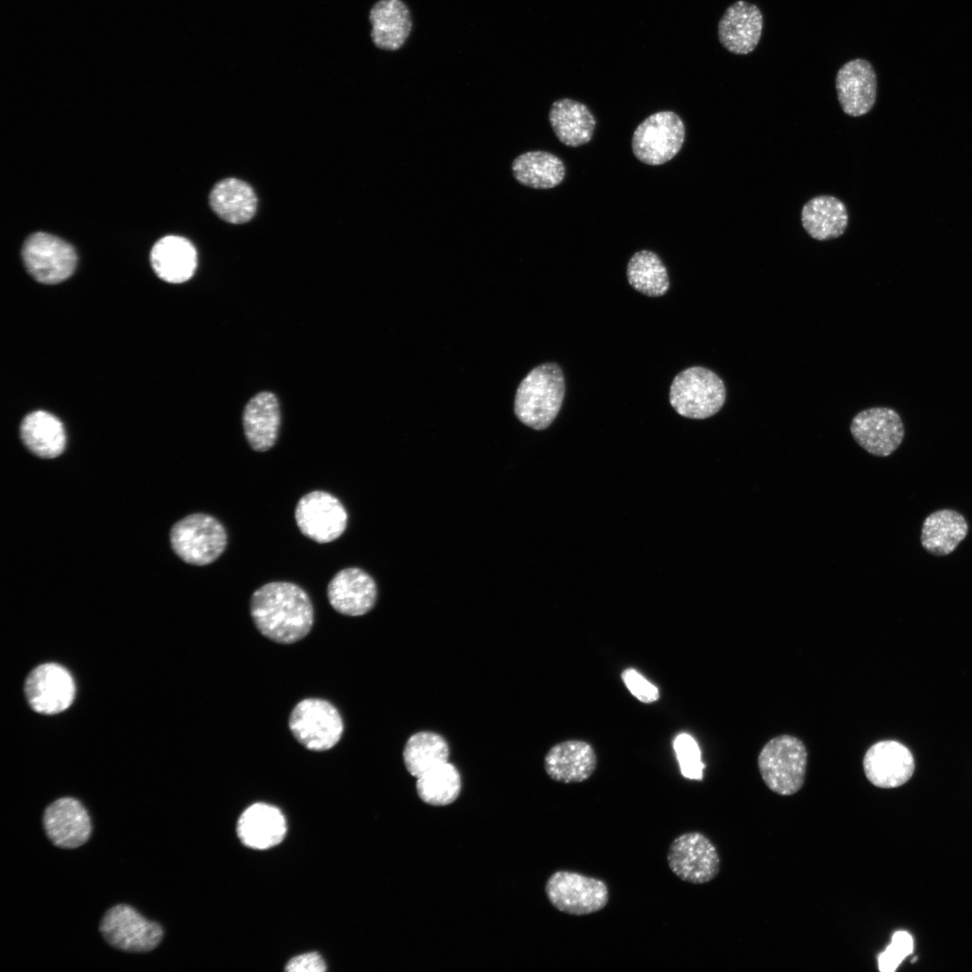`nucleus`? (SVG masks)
Masks as SVG:
<instances>
[{
	"label": "nucleus",
	"mask_w": 972,
	"mask_h": 972,
	"mask_svg": "<svg viewBox=\"0 0 972 972\" xmlns=\"http://www.w3.org/2000/svg\"><path fill=\"white\" fill-rule=\"evenodd\" d=\"M549 121L558 140L569 147L589 142L596 127V120L589 108L569 98L553 103Z\"/></svg>",
	"instance_id": "bb28decb"
},
{
	"label": "nucleus",
	"mask_w": 972,
	"mask_h": 972,
	"mask_svg": "<svg viewBox=\"0 0 972 972\" xmlns=\"http://www.w3.org/2000/svg\"><path fill=\"white\" fill-rule=\"evenodd\" d=\"M242 424L246 439L256 452L272 448L278 437L281 412L276 396L270 392L256 394L247 403Z\"/></svg>",
	"instance_id": "4be33fe9"
},
{
	"label": "nucleus",
	"mask_w": 972,
	"mask_h": 972,
	"mask_svg": "<svg viewBox=\"0 0 972 972\" xmlns=\"http://www.w3.org/2000/svg\"><path fill=\"white\" fill-rule=\"evenodd\" d=\"M43 827L50 841L62 849L78 848L92 834L87 810L73 797H61L47 806L43 813Z\"/></svg>",
	"instance_id": "2eb2a0df"
},
{
	"label": "nucleus",
	"mask_w": 972,
	"mask_h": 972,
	"mask_svg": "<svg viewBox=\"0 0 972 972\" xmlns=\"http://www.w3.org/2000/svg\"><path fill=\"white\" fill-rule=\"evenodd\" d=\"M24 691L34 711L52 715L66 710L72 704L75 684L64 667L57 663H44L30 672Z\"/></svg>",
	"instance_id": "4468645a"
},
{
	"label": "nucleus",
	"mask_w": 972,
	"mask_h": 972,
	"mask_svg": "<svg viewBox=\"0 0 972 972\" xmlns=\"http://www.w3.org/2000/svg\"><path fill=\"white\" fill-rule=\"evenodd\" d=\"M848 220L845 204L832 195L815 196L806 202L801 211L803 228L809 236L821 241L842 236Z\"/></svg>",
	"instance_id": "a878e982"
},
{
	"label": "nucleus",
	"mask_w": 972,
	"mask_h": 972,
	"mask_svg": "<svg viewBox=\"0 0 972 972\" xmlns=\"http://www.w3.org/2000/svg\"><path fill=\"white\" fill-rule=\"evenodd\" d=\"M621 678L629 691L641 702L652 703L659 698L658 688L636 670L626 669Z\"/></svg>",
	"instance_id": "c9c22d12"
},
{
	"label": "nucleus",
	"mask_w": 972,
	"mask_h": 972,
	"mask_svg": "<svg viewBox=\"0 0 972 972\" xmlns=\"http://www.w3.org/2000/svg\"><path fill=\"white\" fill-rule=\"evenodd\" d=\"M240 841L253 849H268L281 842L286 833L285 819L279 809L256 803L247 808L238 822Z\"/></svg>",
	"instance_id": "b1692460"
},
{
	"label": "nucleus",
	"mask_w": 972,
	"mask_h": 972,
	"mask_svg": "<svg viewBox=\"0 0 972 972\" xmlns=\"http://www.w3.org/2000/svg\"><path fill=\"white\" fill-rule=\"evenodd\" d=\"M327 596L337 612L359 616L374 608L377 587L367 572L357 567H350L335 574L328 585Z\"/></svg>",
	"instance_id": "6ab92c4d"
},
{
	"label": "nucleus",
	"mask_w": 972,
	"mask_h": 972,
	"mask_svg": "<svg viewBox=\"0 0 972 972\" xmlns=\"http://www.w3.org/2000/svg\"><path fill=\"white\" fill-rule=\"evenodd\" d=\"M807 752L796 737L782 734L770 740L758 756V768L765 785L779 796L798 792L806 774Z\"/></svg>",
	"instance_id": "7ed1b4c3"
},
{
	"label": "nucleus",
	"mask_w": 972,
	"mask_h": 972,
	"mask_svg": "<svg viewBox=\"0 0 972 972\" xmlns=\"http://www.w3.org/2000/svg\"><path fill=\"white\" fill-rule=\"evenodd\" d=\"M20 432L24 446L39 457L55 458L65 449L64 427L49 412L38 410L28 414L22 421Z\"/></svg>",
	"instance_id": "c85d7f7f"
},
{
	"label": "nucleus",
	"mask_w": 972,
	"mask_h": 972,
	"mask_svg": "<svg viewBox=\"0 0 972 972\" xmlns=\"http://www.w3.org/2000/svg\"><path fill=\"white\" fill-rule=\"evenodd\" d=\"M667 862L678 878L693 885L712 881L721 868L716 845L706 835L697 831L681 833L673 839L668 849Z\"/></svg>",
	"instance_id": "1a4fd4ad"
},
{
	"label": "nucleus",
	"mask_w": 972,
	"mask_h": 972,
	"mask_svg": "<svg viewBox=\"0 0 972 972\" xmlns=\"http://www.w3.org/2000/svg\"><path fill=\"white\" fill-rule=\"evenodd\" d=\"M150 262L160 279L180 284L193 276L197 266V253L188 239L171 235L160 238L153 246Z\"/></svg>",
	"instance_id": "5701e85b"
},
{
	"label": "nucleus",
	"mask_w": 972,
	"mask_h": 972,
	"mask_svg": "<svg viewBox=\"0 0 972 972\" xmlns=\"http://www.w3.org/2000/svg\"><path fill=\"white\" fill-rule=\"evenodd\" d=\"M293 737L306 749L328 751L341 739L343 719L330 702L321 698H305L295 705L288 721Z\"/></svg>",
	"instance_id": "0eeeda50"
},
{
	"label": "nucleus",
	"mask_w": 972,
	"mask_h": 972,
	"mask_svg": "<svg viewBox=\"0 0 972 972\" xmlns=\"http://www.w3.org/2000/svg\"><path fill=\"white\" fill-rule=\"evenodd\" d=\"M598 758L589 742L567 740L554 745L545 754L544 767L549 778L562 784L580 783L595 772Z\"/></svg>",
	"instance_id": "aec40b11"
},
{
	"label": "nucleus",
	"mask_w": 972,
	"mask_h": 972,
	"mask_svg": "<svg viewBox=\"0 0 972 972\" xmlns=\"http://www.w3.org/2000/svg\"><path fill=\"white\" fill-rule=\"evenodd\" d=\"M673 746L682 776L688 779L702 780L705 765L696 740L682 733L676 736Z\"/></svg>",
	"instance_id": "72a5a7b5"
},
{
	"label": "nucleus",
	"mask_w": 972,
	"mask_h": 972,
	"mask_svg": "<svg viewBox=\"0 0 972 972\" xmlns=\"http://www.w3.org/2000/svg\"><path fill=\"white\" fill-rule=\"evenodd\" d=\"M22 256L28 273L38 282L55 284L68 279L76 266V254L67 241L37 232L23 243Z\"/></svg>",
	"instance_id": "9d476101"
},
{
	"label": "nucleus",
	"mask_w": 972,
	"mask_h": 972,
	"mask_svg": "<svg viewBox=\"0 0 972 972\" xmlns=\"http://www.w3.org/2000/svg\"><path fill=\"white\" fill-rule=\"evenodd\" d=\"M250 615L257 630L269 640L290 644L304 638L314 621L307 592L289 581H272L254 591Z\"/></svg>",
	"instance_id": "f257e3e1"
},
{
	"label": "nucleus",
	"mask_w": 972,
	"mask_h": 972,
	"mask_svg": "<svg viewBox=\"0 0 972 972\" xmlns=\"http://www.w3.org/2000/svg\"><path fill=\"white\" fill-rule=\"evenodd\" d=\"M763 30L760 8L748 1L730 4L718 22V39L722 46L736 55H747L757 47Z\"/></svg>",
	"instance_id": "a211bd4d"
},
{
	"label": "nucleus",
	"mask_w": 972,
	"mask_h": 972,
	"mask_svg": "<svg viewBox=\"0 0 972 972\" xmlns=\"http://www.w3.org/2000/svg\"><path fill=\"white\" fill-rule=\"evenodd\" d=\"M294 517L302 535L320 544L338 538L346 530L348 518L342 502L324 490L303 495L297 502Z\"/></svg>",
	"instance_id": "f8f14e48"
},
{
	"label": "nucleus",
	"mask_w": 972,
	"mask_h": 972,
	"mask_svg": "<svg viewBox=\"0 0 972 972\" xmlns=\"http://www.w3.org/2000/svg\"><path fill=\"white\" fill-rule=\"evenodd\" d=\"M174 552L189 564L203 566L216 561L225 551L228 535L214 517L203 513L188 515L170 531Z\"/></svg>",
	"instance_id": "39448f33"
},
{
	"label": "nucleus",
	"mask_w": 972,
	"mask_h": 972,
	"mask_svg": "<svg viewBox=\"0 0 972 972\" xmlns=\"http://www.w3.org/2000/svg\"><path fill=\"white\" fill-rule=\"evenodd\" d=\"M446 740L437 733L420 731L410 735L403 749V762L416 778L430 769L448 760Z\"/></svg>",
	"instance_id": "7c9ffc66"
},
{
	"label": "nucleus",
	"mask_w": 972,
	"mask_h": 972,
	"mask_svg": "<svg viewBox=\"0 0 972 972\" xmlns=\"http://www.w3.org/2000/svg\"><path fill=\"white\" fill-rule=\"evenodd\" d=\"M461 789V775L457 768L448 760L417 778L416 790L418 797L432 806H446L454 803Z\"/></svg>",
	"instance_id": "2f4dec72"
},
{
	"label": "nucleus",
	"mask_w": 972,
	"mask_h": 972,
	"mask_svg": "<svg viewBox=\"0 0 972 972\" xmlns=\"http://www.w3.org/2000/svg\"><path fill=\"white\" fill-rule=\"evenodd\" d=\"M544 891L549 903L569 915L592 914L609 902V888L604 880L572 870L562 869L551 874Z\"/></svg>",
	"instance_id": "423d86ee"
},
{
	"label": "nucleus",
	"mask_w": 972,
	"mask_h": 972,
	"mask_svg": "<svg viewBox=\"0 0 972 972\" xmlns=\"http://www.w3.org/2000/svg\"><path fill=\"white\" fill-rule=\"evenodd\" d=\"M565 392L564 377L555 363L531 370L518 387L514 411L525 425L542 430L556 418Z\"/></svg>",
	"instance_id": "f03ea898"
},
{
	"label": "nucleus",
	"mask_w": 972,
	"mask_h": 972,
	"mask_svg": "<svg viewBox=\"0 0 972 972\" xmlns=\"http://www.w3.org/2000/svg\"><path fill=\"white\" fill-rule=\"evenodd\" d=\"M685 140V126L670 111L655 112L644 120L632 138L633 153L641 162L658 166L673 158Z\"/></svg>",
	"instance_id": "6e6552de"
},
{
	"label": "nucleus",
	"mask_w": 972,
	"mask_h": 972,
	"mask_svg": "<svg viewBox=\"0 0 972 972\" xmlns=\"http://www.w3.org/2000/svg\"><path fill=\"white\" fill-rule=\"evenodd\" d=\"M512 173L523 185L535 189H549L562 183L565 166L555 155L546 151H528L512 163Z\"/></svg>",
	"instance_id": "c756f323"
},
{
	"label": "nucleus",
	"mask_w": 972,
	"mask_h": 972,
	"mask_svg": "<svg viewBox=\"0 0 972 972\" xmlns=\"http://www.w3.org/2000/svg\"><path fill=\"white\" fill-rule=\"evenodd\" d=\"M626 275L629 284L647 296H662L670 287L665 266L661 258L650 250H641L631 256Z\"/></svg>",
	"instance_id": "473e14b6"
},
{
	"label": "nucleus",
	"mask_w": 972,
	"mask_h": 972,
	"mask_svg": "<svg viewBox=\"0 0 972 972\" xmlns=\"http://www.w3.org/2000/svg\"><path fill=\"white\" fill-rule=\"evenodd\" d=\"M863 770L875 787L894 788L910 779L914 770V760L904 744L892 740L880 741L866 752Z\"/></svg>",
	"instance_id": "dca6fc26"
},
{
	"label": "nucleus",
	"mask_w": 972,
	"mask_h": 972,
	"mask_svg": "<svg viewBox=\"0 0 972 972\" xmlns=\"http://www.w3.org/2000/svg\"><path fill=\"white\" fill-rule=\"evenodd\" d=\"M100 932L112 947L127 952L150 951L158 946L164 935L158 922L147 920L125 904H117L105 913Z\"/></svg>",
	"instance_id": "9b49d317"
},
{
	"label": "nucleus",
	"mask_w": 972,
	"mask_h": 972,
	"mask_svg": "<svg viewBox=\"0 0 972 972\" xmlns=\"http://www.w3.org/2000/svg\"><path fill=\"white\" fill-rule=\"evenodd\" d=\"M212 211L223 220L232 224L249 221L257 208V198L253 188L238 178H225L218 182L209 196Z\"/></svg>",
	"instance_id": "393cba45"
},
{
	"label": "nucleus",
	"mask_w": 972,
	"mask_h": 972,
	"mask_svg": "<svg viewBox=\"0 0 972 972\" xmlns=\"http://www.w3.org/2000/svg\"><path fill=\"white\" fill-rule=\"evenodd\" d=\"M850 432L863 449L878 457L893 454L904 436L899 414L886 407L870 408L858 413L850 423Z\"/></svg>",
	"instance_id": "ddd939ff"
},
{
	"label": "nucleus",
	"mask_w": 972,
	"mask_h": 972,
	"mask_svg": "<svg viewBox=\"0 0 972 972\" xmlns=\"http://www.w3.org/2000/svg\"><path fill=\"white\" fill-rule=\"evenodd\" d=\"M914 952V940L905 931H897L890 944L878 957V969L881 972H894L902 961Z\"/></svg>",
	"instance_id": "f704fd0d"
},
{
	"label": "nucleus",
	"mask_w": 972,
	"mask_h": 972,
	"mask_svg": "<svg viewBox=\"0 0 972 972\" xmlns=\"http://www.w3.org/2000/svg\"><path fill=\"white\" fill-rule=\"evenodd\" d=\"M877 76L871 63L857 58L843 64L835 76L840 105L847 115L858 117L868 113L877 98Z\"/></svg>",
	"instance_id": "f3484780"
},
{
	"label": "nucleus",
	"mask_w": 972,
	"mask_h": 972,
	"mask_svg": "<svg viewBox=\"0 0 972 972\" xmlns=\"http://www.w3.org/2000/svg\"><path fill=\"white\" fill-rule=\"evenodd\" d=\"M371 39L374 46L387 51L400 50L413 30V18L402 0H379L369 12Z\"/></svg>",
	"instance_id": "412c9836"
},
{
	"label": "nucleus",
	"mask_w": 972,
	"mask_h": 972,
	"mask_svg": "<svg viewBox=\"0 0 972 972\" xmlns=\"http://www.w3.org/2000/svg\"><path fill=\"white\" fill-rule=\"evenodd\" d=\"M726 398L722 379L713 371L692 366L679 373L670 389V403L685 418L703 419L717 413Z\"/></svg>",
	"instance_id": "20e7f679"
},
{
	"label": "nucleus",
	"mask_w": 972,
	"mask_h": 972,
	"mask_svg": "<svg viewBox=\"0 0 972 972\" xmlns=\"http://www.w3.org/2000/svg\"><path fill=\"white\" fill-rule=\"evenodd\" d=\"M968 532V525L962 514L953 509H940L924 519L921 544L928 553L944 556L958 547Z\"/></svg>",
	"instance_id": "cd10ccee"
},
{
	"label": "nucleus",
	"mask_w": 972,
	"mask_h": 972,
	"mask_svg": "<svg viewBox=\"0 0 972 972\" xmlns=\"http://www.w3.org/2000/svg\"><path fill=\"white\" fill-rule=\"evenodd\" d=\"M916 960H917V958L915 957L914 958H913L912 962H914Z\"/></svg>",
	"instance_id": "4c0bfd02"
},
{
	"label": "nucleus",
	"mask_w": 972,
	"mask_h": 972,
	"mask_svg": "<svg viewBox=\"0 0 972 972\" xmlns=\"http://www.w3.org/2000/svg\"><path fill=\"white\" fill-rule=\"evenodd\" d=\"M326 963L317 952H308L292 958L286 965L289 972H323Z\"/></svg>",
	"instance_id": "e433bc0d"
}]
</instances>
